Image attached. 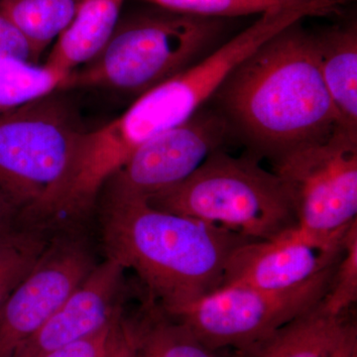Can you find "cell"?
I'll return each mask as SVG.
<instances>
[{
    "label": "cell",
    "mask_w": 357,
    "mask_h": 357,
    "mask_svg": "<svg viewBox=\"0 0 357 357\" xmlns=\"http://www.w3.org/2000/svg\"><path fill=\"white\" fill-rule=\"evenodd\" d=\"M284 28L232 70L208 100L234 141L272 163L342 126L319 72L314 33Z\"/></svg>",
    "instance_id": "1"
},
{
    "label": "cell",
    "mask_w": 357,
    "mask_h": 357,
    "mask_svg": "<svg viewBox=\"0 0 357 357\" xmlns=\"http://www.w3.org/2000/svg\"><path fill=\"white\" fill-rule=\"evenodd\" d=\"M100 232L107 259L132 269L159 309L170 312L215 292L232 251L249 239L140 197L107 194Z\"/></svg>",
    "instance_id": "2"
},
{
    "label": "cell",
    "mask_w": 357,
    "mask_h": 357,
    "mask_svg": "<svg viewBox=\"0 0 357 357\" xmlns=\"http://www.w3.org/2000/svg\"><path fill=\"white\" fill-rule=\"evenodd\" d=\"M231 20L156 6L121 16L107 46L88 64L70 73L63 89H103L135 100L234 36Z\"/></svg>",
    "instance_id": "3"
},
{
    "label": "cell",
    "mask_w": 357,
    "mask_h": 357,
    "mask_svg": "<svg viewBox=\"0 0 357 357\" xmlns=\"http://www.w3.org/2000/svg\"><path fill=\"white\" fill-rule=\"evenodd\" d=\"M84 131L56 91L0 114V198L21 225L61 217Z\"/></svg>",
    "instance_id": "4"
},
{
    "label": "cell",
    "mask_w": 357,
    "mask_h": 357,
    "mask_svg": "<svg viewBox=\"0 0 357 357\" xmlns=\"http://www.w3.org/2000/svg\"><path fill=\"white\" fill-rule=\"evenodd\" d=\"M246 152L211 153L192 175L146 199L159 210L220 227L249 241H266L297 227L280 178Z\"/></svg>",
    "instance_id": "5"
},
{
    "label": "cell",
    "mask_w": 357,
    "mask_h": 357,
    "mask_svg": "<svg viewBox=\"0 0 357 357\" xmlns=\"http://www.w3.org/2000/svg\"><path fill=\"white\" fill-rule=\"evenodd\" d=\"M273 166L292 199L297 227L326 248H342L357 220V130L340 126Z\"/></svg>",
    "instance_id": "6"
},
{
    "label": "cell",
    "mask_w": 357,
    "mask_h": 357,
    "mask_svg": "<svg viewBox=\"0 0 357 357\" xmlns=\"http://www.w3.org/2000/svg\"><path fill=\"white\" fill-rule=\"evenodd\" d=\"M337 260L295 287L220 288L164 314L211 351L230 347L243 354L319 305L330 289Z\"/></svg>",
    "instance_id": "7"
},
{
    "label": "cell",
    "mask_w": 357,
    "mask_h": 357,
    "mask_svg": "<svg viewBox=\"0 0 357 357\" xmlns=\"http://www.w3.org/2000/svg\"><path fill=\"white\" fill-rule=\"evenodd\" d=\"M232 141L227 121L206 103L187 121L136 148L105 183L107 194L148 199L184 181Z\"/></svg>",
    "instance_id": "8"
},
{
    "label": "cell",
    "mask_w": 357,
    "mask_h": 357,
    "mask_svg": "<svg viewBox=\"0 0 357 357\" xmlns=\"http://www.w3.org/2000/svg\"><path fill=\"white\" fill-rule=\"evenodd\" d=\"M96 265L89 246L79 237H61L48 243L0 309V357L13 356Z\"/></svg>",
    "instance_id": "9"
},
{
    "label": "cell",
    "mask_w": 357,
    "mask_h": 357,
    "mask_svg": "<svg viewBox=\"0 0 357 357\" xmlns=\"http://www.w3.org/2000/svg\"><path fill=\"white\" fill-rule=\"evenodd\" d=\"M342 250L316 243L298 227L266 241H245L229 255L220 288L295 287L337 261Z\"/></svg>",
    "instance_id": "10"
},
{
    "label": "cell",
    "mask_w": 357,
    "mask_h": 357,
    "mask_svg": "<svg viewBox=\"0 0 357 357\" xmlns=\"http://www.w3.org/2000/svg\"><path fill=\"white\" fill-rule=\"evenodd\" d=\"M124 268L105 259L50 319L18 347L11 357H45L96 333L122 311Z\"/></svg>",
    "instance_id": "11"
},
{
    "label": "cell",
    "mask_w": 357,
    "mask_h": 357,
    "mask_svg": "<svg viewBox=\"0 0 357 357\" xmlns=\"http://www.w3.org/2000/svg\"><path fill=\"white\" fill-rule=\"evenodd\" d=\"M312 33L319 72L342 126L357 130L356 22Z\"/></svg>",
    "instance_id": "12"
},
{
    "label": "cell",
    "mask_w": 357,
    "mask_h": 357,
    "mask_svg": "<svg viewBox=\"0 0 357 357\" xmlns=\"http://www.w3.org/2000/svg\"><path fill=\"white\" fill-rule=\"evenodd\" d=\"M126 0H84L45 64L72 73L96 57L114 34Z\"/></svg>",
    "instance_id": "13"
},
{
    "label": "cell",
    "mask_w": 357,
    "mask_h": 357,
    "mask_svg": "<svg viewBox=\"0 0 357 357\" xmlns=\"http://www.w3.org/2000/svg\"><path fill=\"white\" fill-rule=\"evenodd\" d=\"M349 323L344 314L335 316L321 302L241 354L243 357H335Z\"/></svg>",
    "instance_id": "14"
},
{
    "label": "cell",
    "mask_w": 357,
    "mask_h": 357,
    "mask_svg": "<svg viewBox=\"0 0 357 357\" xmlns=\"http://www.w3.org/2000/svg\"><path fill=\"white\" fill-rule=\"evenodd\" d=\"M84 0H0L2 13L22 33L36 57L74 20Z\"/></svg>",
    "instance_id": "15"
},
{
    "label": "cell",
    "mask_w": 357,
    "mask_h": 357,
    "mask_svg": "<svg viewBox=\"0 0 357 357\" xmlns=\"http://www.w3.org/2000/svg\"><path fill=\"white\" fill-rule=\"evenodd\" d=\"M162 7L199 17L236 20L248 15H262L275 9H297L311 17L338 13L342 0H144Z\"/></svg>",
    "instance_id": "16"
},
{
    "label": "cell",
    "mask_w": 357,
    "mask_h": 357,
    "mask_svg": "<svg viewBox=\"0 0 357 357\" xmlns=\"http://www.w3.org/2000/svg\"><path fill=\"white\" fill-rule=\"evenodd\" d=\"M70 73L15 58H0V114L64 89Z\"/></svg>",
    "instance_id": "17"
},
{
    "label": "cell",
    "mask_w": 357,
    "mask_h": 357,
    "mask_svg": "<svg viewBox=\"0 0 357 357\" xmlns=\"http://www.w3.org/2000/svg\"><path fill=\"white\" fill-rule=\"evenodd\" d=\"M138 321L132 357H218L184 326L167 317L153 305Z\"/></svg>",
    "instance_id": "18"
},
{
    "label": "cell",
    "mask_w": 357,
    "mask_h": 357,
    "mask_svg": "<svg viewBox=\"0 0 357 357\" xmlns=\"http://www.w3.org/2000/svg\"><path fill=\"white\" fill-rule=\"evenodd\" d=\"M48 241L25 229L10 243L0 245V309L16 286L30 271Z\"/></svg>",
    "instance_id": "19"
},
{
    "label": "cell",
    "mask_w": 357,
    "mask_h": 357,
    "mask_svg": "<svg viewBox=\"0 0 357 357\" xmlns=\"http://www.w3.org/2000/svg\"><path fill=\"white\" fill-rule=\"evenodd\" d=\"M357 301V220L344 234L342 255L338 258L324 307L335 316H342Z\"/></svg>",
    "instance_id": "20"
},
{
    "label": "cell",
    "mask_w": 357,
    "mask_h": 357,
    "mask_svg": "<svg viewBox=\"0 0 357 357\" xmlns=\"http://www.w3.org/2000/svg\"><path fill=\"white\" fill-rule=\"evenodd\" d=\"M135 325L121 311L100 330L45 357H110L130 337Z\"/></svg>",
    "instance_id": "21"
},
{
    "label": "cell",
    "mask_w": 357,
    "mask_h": 357,
    "mask_svg": "<svg viewBox=\"0 0 357 357\" xmlns=\"http://www.w3.org/2000/svg\"><path fill=\"white\" fill-rule=\"evenodd\" d=\"M0 58H15L37 63L39 59L17 27L0 8Z\"/></svg>",
    "instance_id": "22"
},
{
    "label": "cell",
    "mask_w": 357,
    "mask_h": 357,
    "mask_svg": "<svg viewBox=\"0 0 357 357\" xmlns=\"http://www.w3.org/2000/svg\"><path fill=\"white\" fill-rule=\"evenodd\" d=\"M25 229L15 211L0 198V245L14 241Z\"/></svg>",
    "instance_id": "23"
},
{
    "label": "cell",
    "mask_w": 357,
    "mask_h": 357,
    "mask_svg": "<svg viewBox=\"0 0 357 357\" xmlns=\"http://www.w3.org/2000/svg\"><path fill=\"white\" fill-rule=\"evenodd\" d=\"M335 357H357V328L351 321L338 344Z\"/></svg>",
    "instance_id": "24"
},
{
    "label": "cell",
    "mask_w": 357,
    "mask_h": 357,
    "mask_svg": "<svg viewBox=\"0 0 357 357\" xmlns=\"http://www.w3.org/2000/svg\"><path fill=\"white\" fill-rule=\"evenodd\" d=\"M137 328H138V321H136L135 328H134L132 333H131L130 337L126 340L116 349V351L114 352L110 357H132L134 354V349H135L136 345V340H137Z\"/></svg>",
    "instance_id": "25"
}]
</instances>
